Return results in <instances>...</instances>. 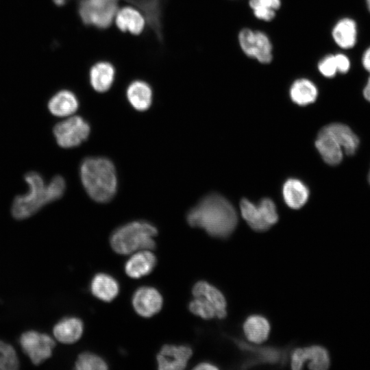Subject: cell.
I'll use <instances>...</instances> for the list:
<instances>
[{
    "mask_svg": "<svg viewBox=\"0 0 370 370\" xmlns=\"http://www.w3.org/2000/svg\"><path fill=\"white\" fill-rule=\"evenodd\" d=\"M116 8L117 0H83L79 12L85 23L105 28L111 24Z\"/></svg>",
    "mask_w": 370,
    "mask_h": 370,
    "instance_id": "obj_6",
    "label": "cell"
},
{
    "mask_svg": "<svg viewBox=\"0 0 370 370\" xmlns=\"http://www.w3.org/2000/svg\"><path fill=\"white\" fill-rule=\"evenodd\" d=\"M83 323L77 317H66L57 323L53 330L55 338L65 344L78 341L83 333Z\"/></svg>",
    "mask_w": 370,
    "mask_h": 370,
    "instance_id": "obj_17",
    "label": "cell"
},
{
    "mask_svg": "<svg viewBox=\"0 0 370 370\" xmlns=\"http://www.w3.org/2000/svg\"><path fill=\"white\" fill-rule=\"evenodd\" d=\"M218 369L217 366L209 362H200L194 367V369L196 370H216Z\"/></svg>",
    "mask_w": 370,
    "mask_h": 370,
    "instance_id": "obj_38",
    "label": "cell"
},
{
    "mask_svg": "<svg viewBox=\"0 0 370 370\" xmlns=\"http://www.w3.org/2000/svg\"><path fill=\"white\" fill-rule=\"evenodd\" d=\"M364 97L370 102V77L368 78L367 84L363 89Z\"/></svg>",
    "mask_w": 370,
    "mask_h": 370,
    "instance_id": "obj_39",
    "label": "cell"
},
{
    "mask_svg": "<svg viewBox=\"0 0 370 370\" xmlns=\"http://www.w3.org/2000/svg\"><path fill=\"white\" fill-rule=\"evenodd\" d=\"M273 45L269 36L260 30H255L253 58L259 63L267 64L273 60Z\"/></svg>",
    "mask_w": 370,
    "mask_h": 370,
    "instance_id": "obj_27",
    "label": "cell"
},
{
    "mask_svg": "<svg viewBox=\"0 0 370 370\" xmlns=\"http://www.w3.org/2000/svg\"><path fill=\"white\" fill-rule=\"evenodd\" d=\"M188 308L193 314L204 319H210L216 317L214 307L202 296L195 297L189 303Z\"/></svg>",
    "mask_w": 370,
    "mask_h": 370,
    "instance_id": "obj_29",
    "label": "cell"
},
{
    "mask_svg": "<svg viewBox=\"0 0 370 370\" xmlns=\"http://www.w3.org/2000/svg\"><path fill=\"white\" fill-rule=\"evenodd\" d=\"M366 3H367V9L369 12H370V0H366Z\"/></svg>",
    "mask_w": 370,
    "mask_h": 370,
    "instance_id": "obj_41",
    "label": "cell"
},
{
    "mask_svg": "<svg viewBox=\"0 0 370 370\" xmlns=\"http://www.w3.org/2000/svg\"><path fill=\"white\" fill-rule=\"evenodd\" d=\"M90 291L97 298L109 302L119 294V285L112 276L99 273L92 278L90 282Z\"/></svg>",
    "mask_w": 370,
    "mask_h": 370,
    "instance_id": "obj_16",
    "label": "cell"
},
{
    "mask_svg": "<svg viewBox=\"0 0 370 370\" xmlns=\"http://www.w3.org/2000/svg\"><path fill=\"white\" fill-rule=\"evenodd\" d=\"M90 127L87 121L79 116H73L57 123L53 132L59 146L73 148L86 140L90 134Z\"/></svg>",
    "mask_w": 370,
    "mask_h": 370,
    "instance_id": "obj_5",
    "label": "cell"
},
{
    "mask_svg": "<svg viewBox=\"0 0 370 370\" xmlns=\"http://www.w3.org/2000/svg\"><path fill=\"white\" fill-rule=\"evenodd\" d=\"M255 40V30L245 27L240 30L238 34L239 47L243 53L252 58Z\"/></svg>",
    "mask_w": 370,
    "mask_h": 370,
    "instance_id": "obj_31",
    "label": "cell"
},
{
    "mask_svg": "<svg viewBox=\"0 0 370 370\" xmlns=\"http://www.w3.org/2000/svg\"><path fill=\"white\" fill-rule=\"evenodd\" d=\"M319 72L326 78H333L338 73L334 54L323 56L317 64Z\"/></svg>",
    "mask_w": 370,
    "mask_h": 370,
    "instance_id": "obj_32",
    "label": "cell"
},
{
    "mask_svg": "<svg viewBox=\"0 0 370 370\" xmlns=\"http://www.w3.org/2000/svg\"><path fill=\"white\" fill-rule=\"evenodd\" d=\"M156 264L155 255L148 249H142L127 260L125 271L132 278H140L150 273Z\"/></svg>",
    "mask_w": 370,
    "mask_h": 370,
    "instance_id": "obj_12",
    "label": "cell"
},
{
    "mask_svg": "<svg viewBox=\"0 0 370 370\" xmlns=\"http://www.w3.org/2000/svg\"><path fill=\"white\" fill-rule=\"evenodd\" d=\"M240 209L243 218L254 231L264 232L271 227L264 221L258 205H255L247 199H243L240 202Z\"/></svg>",
    "mask_w": 370,
    "mask_h": 370,
    "instance_id": "obj_25",
    "label": "cell"
},
{
    "mask_svg": "<svg viewBox=\"0 0 370 370\" xmlns=\"http://www.w3.org/2000/svg\"><path fill=\"white\" fill-rule=\"evenodd\" d=\"M270 323L267 318L260 314H251L245 320L243 329L247 339L256 344L267 340L270 333Z\"/></svg>",
    "mask_w": 370,
    "mask_h": 370,
    "instance_id": "obj_15",
    "label": "cell"
},
{
    "mask_svg": "<svg viewBox=\"0 0 370 370\" xmlns=\"http://www.w3.org/2000/svg\"><path fill=\"white\" fill-rule=\"evenodd\" d=\"M82 184L90 197L99 203L110 201L116 191L117 179L114 166L108 158H85L79 169Z\"/></svg>",
    "mask_w": 370,
    "mask_h": 370,
    "instance_id": "obj_3",
    "label": "cell"
},
{
    "mask_svg": "<svg viewBox=\"0 0 370 370\" xmlns=\"http://www.w3.org/2000/svg\"><path fill=\"white\" fill-rule=\"evenodd\" d=\"M319 91L315 84L308 78H299L291 84L289 95L291 100L299 106H306L314 102Z\"/></svg>",
    "mask_w": 370,
    "mask_h": 370,
    "instance_id": "obj_18",
    "label": "cell"
},
{
    "mask_svg": "<svg viewBox=\"0 0 370 370\" xmlns=\"http://www.w3.org/2000/svg\"><path fill=\"white\" fill-rule=\"evenodd\" d=\"M116 23L122 31H128L134 34H138L143 29L145 21L143 16L136 10L126 7L122 8L117 13Z\"/></svg>",
    "mask_w": 370,
    "mask_h": 370,
    "instance_id": "obj_24",
    "label": "cell"
},
{
    "mask_svg": "<svg viewBox=\"0 0 370 370\" xmlns=\"http://www.w3.org/2000/svg\"><path fill=\"white\" fill-rule=\"evenodd\" d=\"M114 69L108 62H99L90 71V82L92 88L98 92L107 91L114 79Z\"/></svg>",
    "mask_w": 370,
    "mask_h": 370,
    "instance_id": "obj_23",
    "label": "cell"
},
{
    "mask_svg": "<svg viewBox=\"0 0 370 370\" xmlns=\"http://www.w3.org/2000/svg\"><path fill=\"white\" fill-rule=\"evenodd\" d=\"M54 1L56 4L62 5L64 2V0H54Z\"/></svg>",
    "mask_w": 370,
    "mask_h": 370,
    "instance_id": "obj_40",
    "label": "cell"
},
{
    "mask_svg": "<svg viewBox=\"0 0 370 370\" xmlns=\"http://www.w3.org/2000/svg\"><path fill=\"white\" fill-rule=\"evenodd\" d=\"M258 206L262 212L264 221L270 227L278 222L279 217L276 206L271 199L264 198L260 201Z\"/></svg>",
    "mask_w": 370,
    "mask_h": 370,
    "instance_id": "obj_33",
    "label": "cell"
},
{
    "mask_svg": "<svg viewBox=\"0 0 370 370\" xmlns=\"http://www.w3.org/2000/svg\"><path fill=\"white\" fill-rule=\"evenodd\" d=\"M193 354L188 345H164L157 355L158 368L160 370L184 369Z\"/></svg>",
    "mask_w": 370,
    "mask_h": 370,
    "instance_id": "obj_9",
    "label": "cell"
},
{
    "mask_svg": "<svg viewBox=\"0 0 370 370\" xmlns=\"http://www.w3.org/2000/svg\"><path fill=\"white\" fill-rule=\"evenodd\" d=\"M18 367V358L13 347L0 341V370H14Z\"/></svg>",
    "mask_w": 370,
    "mask_h": 370,
    "instance_id": "obj_30",
    "label": "cell"
},
{
    "mask_svg": "<svg viewBox=\"0 0 370 370\" xmlns=\"http://www.w3.org/2000/svg\"><path fill=\"white\" fill-rule=\"evenodd\" d=\"M238 346L244 351L251 352L256 357V362H267L269 364L282 363L285 360L284 352L274 347H256L241 341L234 340Z\"/></svg>",
    "mask_w": 370,
    "mask_h": 370,
    "instance_id": "obj_26",
    "label": "cell"
},
{
    "mask_svg": "<svg viewBox=\"0 0 370 370\" xmlns=\"http://www.w3.org/2000/svg\"><path fill=\"white\" fill-rule=\"evenodd\" d=\"M249 5L253 10L271 8L278 11L282 5L281 0H249Z\"/></svg>",
    "mask_w": 370,
    "mask_h": 370,
    "instance_id": "obj_34",
    "label": "cell"
},
{
    "mask_svg": "<svg viewBox=\"0 0 370 370\" xmlns=\"http://www.w3.org/2000/svg\"><path fill=\"white\" fill-rule=\"evenodd\" d=\"M306 361H308L310 369L325 370L330 365L329 354L324 347L319 345L296 348L292 352L291 365L293 369H301Z\"/></svg>",
    "mask_w": 370,
    "mask_h": 370,
    "instance_id": "obj_8",
    "label": "cell"
},
{
    "mask_svg": "<svg viewBox=\"0 0 370 370\" xmlns=\"http://www.w3.org/2000/svg\"><path fill=\"white\" fill-rule=\"evenodd\" d=\"M77 108L78 100L76 96L66 90L58 92L48 102L49 112L59 117L72 115Z\"/></svg>",
    "mask_w": 370,
    "mask_h": 370,
    "instance_id": "obj_19",
    "label": "cell"
},
{
    "mask_svg": "<svg viewBox=\"0 0 370 370\" xmlns=\"http://www.w3.org/2000/svg\"><path fill=\"white\" fill-rule=\"evenodd\" d=\"M338 73L346 74L351 69V61L347 56L343 53L334 54Z\"/></svg>",
    "mask_w": 370,
    "mask_h": 370,
    "instance_id": "obj_35",
    "label": "cell"
},
{
    "mask_svg": "<svg viewBox=\"0 0 370 370\" xmlns=\"http://www.w3.org/2000/svg\"><path fill=\"white\" fill-rule=\"evenodd\" d=\"M158 234L151 223L137 221L125 224L117 228L110 236V245L114 251L120 254H129L139 249H153L156 243L153 237Z\"/></svg>",
    "mask_w": 370,
    "mask_h": 370,
    "instance_id": "obj_4",
    "label": "cell"
},
{
    "mask_svg": "<svg viewBox=\"0 0 370 370\" xmlns=\"http://www.w3.org/2000/svg\"><path fill=\"white\" fill-rule=\"evenodd\" d=\"M282 195L286 205L293 209H299L307 202L309 190L297 179H288L283 185Z\"/></svg>",
    "mask_w": 370,
    "mask_h": 370,
    "instance_id": "obj_20",
    "label": "cell"
},
{
    "mask_svg": "<svg viewBox=\"0 0 370 370\" xmlns=\"http://www.w3.org/2000/svg\"><path fill=\"white\" fill-rule=\"evenodd\" d=\"M77 370H106V362L99 356L88 352L80 354L75 364Z\"/></svg>",
    "mask_w": 370,
    "mask_h": 370,
    "instance_id": "obj_28",
    "label": "cell"
},
{
    "mask_svg": "<svg viewBox=\"0 0 370 370\" xmlns=\"http://www.w3.org/2000/svg\"><path fill=\"white\" fill-rule=\"evenodd\" d=\"M315 147L323 160L330 165L339 164L343 159L342 147L323 127L319 132Z\"/></svg>",
    "mask_w": 370,
    "mask_h": 370,
    "instance_id": "obj_13",
    "label": "cell"
},
{
    "mask_svg": "<svg viewBox=\"0 0 370 370\" xmlns=\"http://www.w3.org/2000/svg\"><path fill=\"white\" fill-rule=\"evenodd\" d=\"M20 344L24 353L35 365H39L50 358L56 345L49 335L34 330L23 333L20 337Z\"/></svg>",
    "mask_w": 370,
    "mask_h": 370,
    "instance_id": "obj_7",
    "label": "cell"
},
{
    "mask_svg": "<svg viewBox=\"0 0 370 370\" xmlns=\"http://www.w3.org/2000/svg\"><path fill=\"white\" fill-rule=\"evenodd\" d=\"M363 68L370 73V47H369L363 53L361 58Z\"/></svg>",
    "mask_w": 370,
    "mask_h": 370,
    "instance_id": "obj_37",
    "label": "cell"
},
{
    "mask_svg": "<svg viewBox=\"0 0 370 370\" xmlns=\"http://www.w3.org/2000/svg\"><path fill=\"white\" fill-rule=\"evenodd\" d=\"M252 11L257 19L266 22L273 20L276 15V11L271 8H258Z\"/></svg>",
    "mask_w": 370,
    "mask_h": 370,
    "instance_id": "obj_36",
    "label": "cell"
},
{
    "mask_svg": "<svg viewBox=\"0 0 370 370\" xmlns=\"http://www.w3.org/2000/svg\"><path fill=\"white\" fill-rule=\"evenodd\" d=\"M127 97L134 108L138 111H145L151 104L152 91L147 83L135 81L128 86Z\"/></svg>",
    "mask_w": 370,
    "mask_h": 370,
    "instance_id": "obj_22",
    "label": "cell"
},
{
    "mask_svg": "<svg viewBox=\"0 0 370 370\" xmlns=\"http://www.w3.org/2000/svg\"><path fill=\"white\" fill-rule=\"evenodd\" d=\"M25 180L28 184V191L17 195L12 203V214L16 219H27L45 205L59 199L64 193L66 182L60 175L54 176L47 184L38 172L26 173Z\"/></svg>",
    "mask_w": 370,
    "mask_h": 370,
    "instance_id": "obj_2",
    "label": "cell"
},
{
    "mask_svg": "<svg viewBox=\"0 0 370 370\" xmlns=\"http://www.w3.org/2000/svg\"><path fill=\"white\" fill-rule=\"evenodd\" d=\"M192 293L194 297L202 296L208 299L214 307L218 319L226 317V299L217 288L207 282L199 281L193 286Z\"/></svg>",
    "mask_w": 370,
    "mask_h": 370,
    "instance_id": "obj_14",
    "label": "cell"
},
{
    "mask_svg": "<svg viewBox=\"0 0 370 370\" xmlns=\"http://www.w3.org/2000/svg\"><path fill=\"white\" fill-rule=\"evenodd\" d=\"M323 128L336 140L347 155L355 153L359 139L349 127L342 123H331Z\"/></svg>",
    "mask_w": 370,
    "mask_h": 370,
    "instance_id": "obj_21",
    "label": "cell"
},
{
    "mask_svg": "<svg viewBox=\"0 0 370 370\" xmlns=\"http://www.w3.org/2000/svg\"><path fill=\"white\" fill-rule=\"evenodd\" d=\"M368 180H369V182L370 184V172H369V175H368Z\"/></svg>",
    "mask_w": 370,
    "mask_h": 370,
    "instance_id": "obj_42",
    "label": "cell"
},
{
    "mask_svg": "<svg viewBox=\"0 0 370 370\" xmlns=\"http://www.w3.org/2000/svg\"><path fill=\"white\" fill-rule=\"evenodd\" d=\"M162 297L160 292L151 286L138 288L132 297L135 311L143 317H150L158 313L162 306Z\"/></svg>",
    "mask_w": 370,
    "mask_h": 370,
    "instance_id": "obj_10",
    "label": "cell"
},
{
    "mask_svg": "<svg viewBox=\"0 0 370 370\" xmlns=\"http://www.w3.org/2000/svg\"><path fill=\"white\" fill-rule=\"evenodd\" d=\"M186 219L191 227L204 229L210 236L218 238H228L238 223L233 206L216 193L204 197L188 212Z\"/></svg>",
    "mask_w": 370,
    "mask_h": 370,
    "instance_id": "obj_1",
    "label": "cell"
},
{
    "mask_svg": "<svg viewBox=\"0 0 370 370\" xmlns=\"http://www.w3.org/2000/svg\"><path fill=\"white\" fill-rule=\"evenodd\" d=\"M332 37L338 47L343 49L353 48L357 42L358 38L356 22L349 17L339 19L332 29Z\"/></svg>",
    "mask_w": 370,
    "mask_h": 370,
    "instance_id": "obj_11",
    "label": "cell"
}]
</instances>
